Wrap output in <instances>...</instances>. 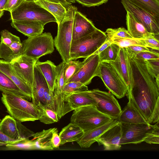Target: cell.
Instances as JSON below:
<instances>
[{"label": "cell", "mask_w": 159, "mask_h": 159, "mask_svg": "<svg viewBox=\"0 0 159 159\" xmlns=\"http://www.w3.org/2000/svg\"><path fill=\"white\" fill-rule=\"evenodd\" d=\"M8 1V0H0V10H4Z\"/></svg>", "instance_id": "obj_52"}, {"label": "cell", "mask_w": 159, "mask_h": 159, "mask_svg": "<svg viewBox=\"0 0 159 159\" xmlns=\"http://www.w3.org/2000/svg\"><path fill=\"white\" fill-rule=\"evenodd\" d=\"M13 28L28 37L40 34L44 30V25L38 21L12 20Z\"/></svg>", "instance_id": "obj_23"}, {"label": "cell", "mask_w": 159, "mask_h": 159, "mask_svg": "<svg viewBox=\"0 0 159 159\" xmlns=\"http://www.w3.org/2000/svg\"><path fill=\"white\" fill-rule=\"evenodd\" d=\"M35 2L52 14L56 18L57 24L64 19L67 10L61 3L44 0H38Z\"/></svg>", "instance_id": "obj_28"}, {"label": "cell", "mask_w": 159, "mask_h": 159, "mask_svg": "<svg viewBox=\"0 0 159 159\" xmlns=\"http://www.w3.org/2000/svg\"><path fill=\"white\" fill-rule=\"evenodd\" d=\"M126 24L127 30L133 38L143 39L152 34L130 13L127 11Z\"/></svg>", "instance_id": "obj_25"}, {"label": "cell", "mask_w": 159, "mask_h": 159, "mask_svg": "<svg viewBox=\"0 0 159 159\" xmlns=\"http://www.w3.org/2000/svg\"><path fill=\"white\" fill-rule=\"evenodd\" d=\"M58 132L57 128H54L51 139V142L54 149L58 148L60 145L61 139Z\"/></svg>", "instance_id": "obj_48"}, {"label": "cell", "mask_w": 159, "mask_h": 159, "mask_svg": "<svg viewBox=\"0 0 159 159\" xmlns=\"http://www.w3.org/2000/svg\"><path fill=\"white\" fill-rule=\"evenodd\" d=\"M122 135L120 145L132 143L137 144L143 142L155 125L144 123L129 124L121 123Z\"/></svg>", "instance_id": "obj_11"}, {"label": "cell", "mask_w": 159, "mask_h": 159, "mask_svg": "<svg viewBox=\"0 0 159 159\" xmlns=\"http://www.w3.org/2000/svg\"><path fill=\"white\" fill-rule=\"evenodd\" d=\"M112 119L99 111L96 107L89 105L74 110L70 121L71 123L78 126L85 132Z\"/></svg>", "instance_id": "obj_5"}, {"label": "cell", "mask_w": 159, "mask_h": 159, "mask_svg": "<svg viewBox=\"0 0 159 159\" xmlns=\"http://www.w3.org/2000/svg\"><path fill=\"white\" fill-rule=\"evenodd\" d=\"M24 140H15L9 138L3 134L0 131V143H3L6 144V146L20 142Z\"/></svg>", "instance_id": "obj_49"}, {"label": "cell", "mask_w": 159, "mask_h": 159, "mask_svg": "<svg viewBox=\"0 0 159 159\" xmlns=\"http://www.w3.org/2000/svg\"><path fill=\"white\" fill-rule=\"evenodd\" d=\"M44 97L46 106L49 108L54 111L53 93L49 92L48 86L45 89Z\"/></svg>", "instance_id": "obj_44"}, {"label": "cell", "mask_w": 159, "mask_h": 159, "mask_svg": "<svg viewBox=\"0 0 159 159\" xmlns=\"http://www.w3.org/2000/svg\"><path fill=\"white\" fill-rule=\"evenodd\" d=\"M0 35V43L7 46H9L14 42L20 40L19 37L13 34L7 30H2Z\"/></svg>", "instance_id": "obj_40"}, {"label": "cell", "mask_w": 159, "mask_h": 159, "mask_svg": "<svg viewBox=\"0 0 159 159\" xmlns=\"http://www.w3.org/2000/svg\"><path fill=\"white\" fill-rule=\"evenodd\" d=\"M77 8L72 5L67 10L62 21L58 25L57 36L54 39V46L66 63L70 60V55L72 39V28Z\"/></svg>", "instance_id": "obj_3"}, {"label": "cell", "mask_w": 159, "mask_h": 159, "mask_svg": "<svg viewBox=\"0 0 159 159\" xmlns=\"http://www.w3.org/2000/svg\"><path fill=\"white\" fill-rule=\"evenodd\" d=\"M1 100L10 116L20 122L39 120L41 112L38 107L26 99L2 93Z\"/></svg>", "instance_id": "obj_2"}, {"label": "cell", "mask_w": 159, "mask_h": 159, "mask_svg": "<svg viewBox=\"0 0 159 159\" xmlns=\"http://www.w3.org/2000/svg\"><path fill=\"white\" fill-rule=\"evenodd\" d=\"M127 96L128 102L121 110L117 120L126 123L149 124L136 108L130 96Z\"/></svg>", "instance_id": "obj_21"}, {"label": "cell", "mask_w": 159, "mask_h": 159, "mask_svg": "<svg viewBox=\"0 0 159 159\" xmlns=\"http://www.w3.org/2000/svg\"><path fill=\"white\" fill-rule=\"evenodd\" d=\"M158 0L159 1V0Z\"/></svg>", "instance_id": "obj_57"}, {"label": "cell", "mask_w": 159, "mask_h": 159, "mask_svg": "<svg viewBox=\"0 0 159 159\" xmlns=\"http://www.w3.org/2000/svg\"><path fill=\"white\" fill-rule=\"evenodd\" d=\"M119 122L117 120L112 119L102 125L84 132L77 142V143L81 148H89L96 142L97 139L104 132Z\"/></svg>", "instance_id": "obj_19"}, {"label": "cell", "mask_w": 159, "mask_h": 159, "mask_svg": "<svg viewBox=\"0 0 159 159\" xmlns=\"http://www.w3.org/2000/svg\"><path fill=\"white\" fill-rule=\"evenodd\" d=\"M157 37L158 36L152 34L140 40L146 47L158 51L159 41L158 37Z\"/></svg>", "instance_id": "obj_42"}, {"label": "cell", "mask_w": 159, "mask_h": 159, "mask_svg": "<svg viewBox=\"0 0 159 159\" xmlns=\"http://www.w3.org/2000/svg\"><path fill=\"white\" fill-rule=\"evenodd\" d=\"M48 86L44 76L39 69L35 65L34 77L31 87L32 103L36 106L39 102L46 105L44 93L45 89Z\"/></svg>", "instance_id": "obj_20"}, {"label": "cell", "mask_w": 159, "mask_h": 159, "mask_svg": "<svg viewBox=\"0 0 159 159\" xmlns=\"http://www.w3.org/2000/svg\"><path fill=\"white\" fill-rule=\"evenodd\" d=\"M27 1H32V2H35L36 1L38 0H25ZM45 1H47L49 2H56V3H61L64 7L67 10V9H68L69 7L71 5V4H70L68 3L67 2H66L64 0H44Z\"/></svg>", "instance_id": "obj_51"}, {"label": "cell", "mask_w": 159, "mask_h": 159, "mask_svg": "<svg viewBox=\"0 0 159 159\" xmlns=\"http://www.w3.org/2000/svg\"><path fill=\"white\" fill-rule=\"evenodd\" d=\"M130 96L136 108L150 124L159 122V83L143 62L131 64Z\"/></svg>", "instance_id": "obj_1"}, {"label": "cell", "mask_w": 159, "mask_h": 159, "mask_svg": "<svg viewBox=\"0 0 159 159\" xmlns=\"http://www.w3.org/2000/svg\"><path fill=\"white\" fill-rule=\"evenodd\" d=\"M0 131L9 138L15 140L29 139L35 134L21 122L9 115H6L0 121Z\"/></svg>", "instance_id": "obj_13"}, {"label": "cell", "mask_w": 159, "mask_h": 159, "mask_svg": "<svg viewBox=\"0 0 159 159\" xmlns=\"http://www.w3.org/2000/svg\"><path fill=\"white\" fill-rule=\"evenodd\" d=\"M25 0H8L4 10L11 12Z\"/></svg>", "instance_id": "obj_46"}, {"label": "cell", "mask_w": 159, "mask_h": 159, "mask_svg": "<svg viewBox=\"0 0 159 159\" xmlns=\"http://www.w3.org/2000/svg\"><path fill=\"white\" fill-rule=\"evenodd\" d=\"M37 106L41 112L39 119L40 122L46 124H50L58 121L59 119L57 114L54 111L40 102H39Z\"/></svg>", "instance_id": "obj_32"}, {"label": "cell", "mask_w": 159, "mask_h": 159, "mask_svg": "<svg viewBox=\"0 0 159 159\" xmlns=\"http://www.w3.org/2000/svg\"><path fill=\"white\" fill-rule=\"evenodd\" d=\"M22 55L36 61L41 57L51 54L54 50V39L49 32H45L28 37L23 41Z\"/></svg>", "instance_id": "obj_7"}, {"label": "cell", "mask_w": 159, "mask_h": 159, "mask_svg": "<svg viewBox=\"0 0 159 159\" xmlns=\"http://www.w3.org/2000/svg\"><path fill=\"white\" fill-rule=\"evenodd\" d=\"M88 87L82 83L78 81L70 82L66 83L63 89V93L65 98L73 93L88 90Z\"/></svg>", "instance_id": "obj_36"}, {"label": "cell", "mask_w": 159, "mask_h": 159, "mask_svg": "<svg viewBox=\"0 0 159 159\" xmlns=\"http://www.w3.org/2000/svg\"><path fill=\"white\" fill-rule=\"evenodd\" d=\"M82 65V61H79L70 60L65 63L63 75L65 84L78 71Z\"/></svg>", "instance_id": "obj_34"}, {"label": "cell", "mask_w": 159, "mask_h": 159, "mask_svg": "<svg viewBox=\"0 0 159 159\" xmlns=\"http://www.w3.org/2000/svg\"><path fill=\"white\" fill-rule=\"evenodd\" d=\"M105 33L108 39L115 37L133 38L128 30L123 27L116 29L108 28Z\"/></svg>", "instance_id": "obj_38"}, {"label": "cell", "mask_w": 159, "mask_h": 159, "mask_svg": "<svg viewBox=\"0 0 159 159\" xmlns=\"http://www.w3.org/2000/svg\"><path fill=\"white\" fill-rule=\"evenodd\" d=\"M144 142L150 144H159V122L155 124L154 127L148 134Z\"/></svg>", "instance_id": "obj_41"}, {"label": "cell", "mask_w": 159, "mask_h": 159, "mask_svg": "<svg viewBox=\"0 0 159 159\" xmlns=\"http://www.w3.org/2000/svg\"><path fill=\"white\" fill-rule=\"evenodd\" d=\"M84 133L80 127L70 122L62 128L59 134L61 139L60 145L67 143L77 142Z\"/></svg>", "instance_id": "obj_26"}, {"label": "cell", "mask_w": 159, "mask_h": 159, "mask_svg": "<svg viewBox=\"0 0 159 159\" xmlns=\"http://www.w3.org/2000/svg\"><path fill=\"white\" fill-rule=\"evenodd\" d=\"M0 70L6 75L30 99L32 98L31 88L19 76L10 62L0 60Z\"/></svg>", "instance_id": "obj_22"}, {"label": "cell", "mask_w": 159, "mask_h": 159, "mask_svg": "<svg viewBox=\"0 0 159 159\" xmlns=\"http://www.w3.org/2000/svg\"><path fill=\"white\" fill-rule=\"evenodd\" d=\"M35 65L39 69L46 80L49 92L53 93L57 75L56 66L48 60L44 62L38 60Z\"/></svg>", "instance_id": "obj_24"}, {"label": "cell", "mask_w": 159, "mask_h": 159, "mask_svg": "<svg viewBox=\"0 0 159 159\" xmlns=\"http://www.w3.org/2000/svg\"><path fill=\"white\" fill-rule=\"evenodd\" d=\"M66 2L69 4H71L72 3H75V0H64Z\"/></svg>", "instance_id": "obj_53"}, {"label": "cell", "mask_w": 159, "mask_h": 159, "mask_svg": "<svg viewBox=\"0 0 159 159\" xmlns=\"http://www.w3.org/2000/svg\"><path fill=\"white\" fill-rule=\"evenodd\" d=\"M122 135L121 124L119 121L104 132L96 142L99 146L103 145L105 150H118L121 147L120 142Z\"/></svg>", "instance_id": "obj_17"}, {"label": "cell", "mask_w": 159, "mask_h": 159, "mask_svg": "<svg viewBox=\"0 0 159 159\" xmlns=\"http://www.w3.org/2000/svg\"><path fill=\"white\" fill-rule=\"evenodd\" d=\"M22 44L20 40L14 42L9 46L0 43V58L10 62L22 54Z\"/></svg>", "instance_id": "obj_29"}, {"label": "cell", "mask_w": 159, "mask_h": 159, "mask_svg": "<svg viewBox=\"0 0 159 159\" xmlns=\"http://www.w3.org/2000/svg\"><path fill=\"white\" fill-rule=\"evenodd\" d=\"M82 62V67L67 83L78 81L87 86L94 77L98 76L100 62L99 54L91 55L85 58Z\"/></svg>", "instance_id": "obj_14"}, {"label": "cell", "mask_w": 159, "mask_h": 159, "mask_svg": "<svg viewBox=\"0 0 159 159\" xmlns=\"http://www.w3.org/2000/svg\"><path fill=\"white\" fill-rule=\"evenodd\" d=\"M0 91L2 93L13 94L26 99H30L5 74L0 70Z\"/></svg>", "instance_id": "obj_30"}, {"label": "cell", "mask_w": 159, "mask_h": 159, "mask_svg": "<svg viewBox=\"0 0 159 159\" xmlns=\"http://www.w3.org/2000/svg\"><path fill=\"white\" fill-rule=\"evenodd\" d=\"M135 5L152 14L159 17V1L158 0H129Z\"/></svg>", "instance_id": "obj_33"}, {"label": "cell", "mask_w": 159, "mask_h": 159, "mask_svg": "<svg viewBox=\"0 0 159 159\" xmlns=\"http://www.w3.org/2000/svg\"><path fill=\"white\" fill-rule=\"evenodd\" d=\"M65 63L62 61L56 66L57 75L53 93L54 111L57 113L59 119L72 111L65 101L62 91L65 84L63 75Z\"/></svg>", "instance_id": "obj_12"}, {"label": "cell", "mask_w": 159, "mask_h": 159, "mask_svg": "<svg viewBox=\"0 0 159 159\" xmlns=\"http://www.w3.org/2000/svg\"><path fill=\"white\" fill-rule=\"evenodd\" d=\"M84 6L88 7L99 6L108 0H75Z\"/></svg>", "instance_id": "obj_45"}, {"label": "cell", "mask_w": 159, "mask_h": 159, "mask_svg": "<svg viewBox=\"0 0 159 159\" xmlns=\"http://www.w3.org/2000/svg\"><path fill=\"white\" fill-rule=\"evenodd\" d=\"M37 61L21 55L10 62L19 76L31 88L34 80V66Z\"/></svg>", "instance_id": "obj_16"}, {"label": "cell", "mask_w": 159, "mask_h": 159, "mask_svg": "<svg viewBox=\"0 0 159 159\" xmlns=\"http://www.w3.org/2000/svg\"><path fill=\"white\" fill-rule=\"evenodd\" d=\"M107 38L105 32L97 29L90 34L71 43L70 60L85 58L92 55Z\"/></svg>", "instance_id": "obj_4"}, {"label": "cell", "mask_w": 159, "mask_h": 159, "mask_svg": "<svg viewBox=\"0 0 159 159\" xmlns=\"http://www.w3.org/2000/svg\"><path fill=\"white\" fill-rule=\"evenodd\" d=\"M11 19L15 21H35L45 25L57 21L54 16L35 2L25 0L10 12Z\"/></svg>", "instance_id": "obj_6"}, {"label": "cell", "mask_w": 159, "mask_h": 159, "mask_svg": "<svg viewBox=\"0 0 159 159\" xmlns=\"http://www.w3.org/2000/svg\"><path fill=\"white\" fill-rule=\"evenodd\" d=\"M112 43H113L111 40L108 39L107 37V39L105 42L98 48L93 54H99Z\"/></svg>", "instance_id": "obj_50"}, {"label": "cell", "mask_w": 159, "mask_h": 159, "mask_svg": "<svg viewBox=\"0 0 159 159\" xmlns=\"http://www.w3.org/2000/svg\"><path fill=\"white\" fill-rule=\"evenodd\" d=\"M120 48L117 44L112 43L99 54L100 62L114 61L117 56Z\"/></svg>", "instance_id": "obj_35"}, {"label": "cell", "mask_w": 159, "mask_h": 159, "mask_svg": "<svg viewBox=\"0 0 159 159\" xmlns=\"http://www.w3.org/2000/svg\"><path fill=\"white\" fill-rule=\"evenodd\" d=\"M6 145V144L4 143H0V146Z\"/></svg>", "instance_id": "obj_55"}, {"label": "cell", "mask_w": 159, "mask_h": 159, "mask_svg": "<svg viewBox=\"0 0 159 159\" xmlns=\"http://www.w3.org/2000/svg\"><path fill=\"white\" fill-rule=\"evenodd\" d=\"M109 39L111 40L113 43L117 44L120 48H126L137 45L145 46L140 39H139L115 37Z\"/></svg>", "instance_id": "obj_37"}, {"label": "cell", "mask_w": 159, "mask_h": 159, "mask_svg": "<svg viewBox=\"0 0 159 159\" xmlns=\"http://www.w3.org/2000/svg\"><path fill=\"white\" fill-rule=\"evenodd\" d=\"M1 119H0V121L1 120Z\"/></svg>", "instance_id": "obj_56"}, {"label": "cell", "mask_w": 159, "mask_h": 159, "mask_svg": "<svg viewBox=\"0 0 159 159\" xmlns=\"http://www.w3.org/2000/svg\"><path fill=\"white\" fill-rule=\"evenodd\" d=\"M144 61L148 71L159 83V59Z\"/></svg>", "instance_id": "obj_39"}, {"label": "cell", "mask_w": 159, "mask_h": 159, "mask_svg": "<svg viewBox=\"0 0 159 159\" xmlns=\"http://www.w3.org/2000/svg\"><path fill=\"white\" fill-rule=\"evenodd\" d=\"M121 2L126 11L131 14L143 25L148 33L159 36V17L152 14L129 0H121Z\"/></svg>", "instance_id": "obj_10"}, {"label": "cell", "mask_w": 159, "mask_h": 159, "mask_svg": "<svg viewBox=\"0 0 159 159\" xmlns=\"http://www.w3.org/2000/svg\"><path fill=\"white\" fill-rule=\"evenodd\" d=\"M4 10H0V18L3 16Z\"/></svg>", "instance_id": "obj_54"}, {"label": "cell", "mask_w": 159, "mask_h": 159, "mask_svg": "<svg viewBox=\"0 0 159 159\" xmlns=\"http://www.w3.org/2000/svg\"><path fill=\"white\" fill-rule=\"evenodd\" d=\"M97 29L91 20L76 10L73 22L72 40L85 36L94 31Z\"/></svg>", "instance_id": "obj_18"}, {"label": "cell", "mask_w": 159, "mask_h": 159, "mask_svg": "<svg viewBox=\"0 0 159 159\" xmlns=\"http://www.w3.org/2000/svg\"><path fill=\"white\" fill-rule=\"evenodd\" d=\"M132 55L127 47L120 48L117 56L113 61L108 62L114 67L125 84L127 92H130L132 76L130 59Z\"/></svg>", "instance_id": "obj_15"}, {"label": "cell", "mask_w": 159, "mask_h": 159, "mask_svg": "<svg viewBox=\"0 0 159 159\" xmlns=\"http://www.w3.org/2000/svg\"><path fill=\"white\" fill-rule=\"evenodd\" d=\"M65 100L72 110L86 106L92 105L96 107L97 106L93 99L80 92L69 94L65 98Z\"/></svg>", "instance_id": "obj_27"}, {"label": "cell", "mask_w": 159, "mask_h": 159, "mask_svg": "<svg viewBox=\"0 0 159 159\" xmlns=\"http://www.w3.org/2000/svg\"><path fill=\"white\" fill-rule=\"evenodd\" d=\"M98 76L101 78L106 88L117 98L126 94L127 87L114 67L109 62H100Z\"/></svg>", "instance_id": "obj_8"}, {"label": "cell", "mask_w": 159, "mask_h": 159, "mask_svg": "<svg viewBox=\"0 0 159 159\" xmlns=\"http://www.w3.org/2000/svg\"><path fill=\"white\" fill-rule=\"evenodd\" d=\"M130 52L132 57L140 52L150 50L149 48L141 45H133L127 47Z\"/></svg>", "instance_id": "obj_47"}, {"label": "cell", "mask_w": 159, "mask_h": 159, "mask_svg": "<svg viewBox=\"0 0 159 159\" xmlns=\"http://www.w3.org/2000/svg\"><path fill=\"white\" fill-rule=\"evenodd\" d=\"M132 57L139 59L148 60L159 59V54L158 52L150 50L139 53Z\"/></svg>", "instance_id": "obj_43"}, {"label": "cell", "mask_w": 159, "mask_h": 159, "mask_svg": "<svg viewBox=\"0 0 159 159\" xmlns=\"http://www.w3.org/2000/svg\"><path fill=\"white\" fill-rule=\"evenodd\" d=\"M53 128L35 133L32 140L35 143L37 149L45 150H53L54 149L51 142Z\"/></svg>", "instance_id": "obj_31"}, {"label": "cell", "mask_w": 159, "mask_h": 159, "mask_svg": "<svg viewBox=\"0 0 159 159\" xmlns=\"http://www.w3.org/2000/svg\"><path fill=\"white\" fill-rule=\"evenodd\" d=\"M79 92L95 100L97 105L96 107L100 112L112 119L117 120L122 109L112 94L98 89Z\"/></svg>", "instance_id": "obj_9"}]
</instances>
